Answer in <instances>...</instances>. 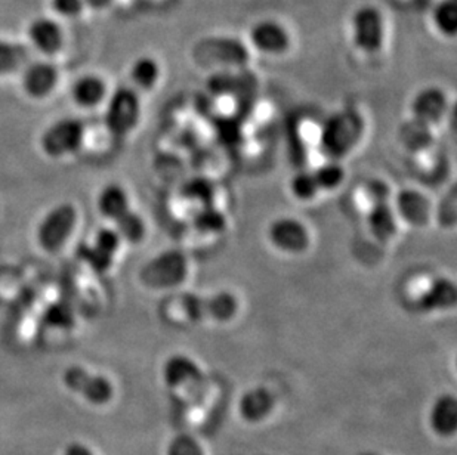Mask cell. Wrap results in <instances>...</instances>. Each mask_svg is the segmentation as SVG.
I'll return each instance as SVG.
<instances>
[{
	"label": "cell",
	"mask_w": 457,
	"mask_h": 455,
	"mask_svg": "<svg viewBox=\"0 0 457 455\" xmlns=\"http://www.w3.org/2000/svg\"><path fill=\"white\" fill-rule=\"evenodd\" d=\"M362 121L353 112H342L333 114L320 134V142L323 150L333 159H339L353 150L361 136Z\"/></svg>",
	"instance_id": "obj_2"
},
{
	"label": "cell",
	"mask_w": 457,
	"mask_h": 455,
	"mask_svg": "<svg viewBox=\"0 0 457 455\" xmlns=\"http://www.w3.org/2000/svg\"><path fill=\"white\" fill-rule=\"evenodd\" d=\"M141 116V101L137 89L129 87H117L108 98L105 110V125L112 134L125 136L138 125Z\"/></svg>",
	"instance_id": "obj_4"
},
{
	"label": "cell",
	"mask_w": 457,
	"mask_h": 455,
	"mask_svg": "<svg viewBox=\"0 0 457 455\" xmlns=\"http://www.w3.org/2000/svg\"><path fill=\"white\" fill-rule=\"evenodd\" d=\"M76 224H78V211L73 204L62 203L52 207L37 225V231H36L37 243L49 253L58 252L73 234Z\"/></svg>",
	"instance_id": "obj_3"
},
{
	"label": "cell",
	"mask_w": 457,
	"mask_h": 455,
	"mask_svg": "<svg viewBox=\"0 0 457 455\" xmlns=\"http://www.w3.org/2000/svg\"><path fill=\"white\" fill-rule=\"evenodd\" d=\"M395 213L411 225L427 224L431 215V203L422 193L404 189L395 200Z\"/></svg>",
	"instance_id": "obj_14"
},
{
	"label": "cell",
	"mask_w": 457,
	"mask_h": 455,
	"mask_svg": "<svg viewBox=\"0 0 457 455\" xmlns=\"http://www.w3.org/2000/svg\"><path fill=\"white\" fill-rule=\"evenodd\" d=\"M312 173H314L315 182L319 185L320 191L321 189H328V191L337 189L345 178V170L337 161H328V163L320 166Z\"/></svg>",
	"instance_id": "obj_28"
},
{
	"label": "cell",
	"mask_w": 457,
	"mask_h": 455,
	"mask_svg": "<svg viewBox=\"0 0 457 455\" xmlns=\"http://www.w3.org/2000/svg\"><path fill=\"white\" fill-rule=\"evenodd\" d=\"M290 191L299 202H310L317 197L320 188L315 182L314 173L299 172L298 175H295L294 179L290 181Z\"/></svg>",
	"instance_id": "obj_29"
},
{
	"label": "cell",
	"mask_w": 457,
	"mask_h": 455,
	"mask_svg": "<svg viewBox=\"0 0 457 455\" xmlns=\"http://www.w3.org/2000/svg\"><path fill=\"white\" fill-rule=\"evenodd\" d=\"M51 6L62 17L73 18L82 12L85 0H51Z\"/></svg>",
	"instance_id": "obj_32"
},
{
	"label": "cell",
	"mask_w": 457,
	"mask_h": 455,
	"mask_svg": "<svg viewBox=\"0 0 457 455\" xmlns=\"http://www.w3.org/2000/svg\"><path fill=\"white\" fill-rule=\"evenodd\" d=\"M114 229L120 236L121 241H126L129 244H138L147 234V225L143 216L132 211H126L125 215L114 220Z\"/></svg>",
	"instance_id": "obj_23"
},
{
	"label": "cell",
	"mask_w": 457,
	"mask_h": 455,
	"mask_svg": "<svg viewBox=\"0 0 457 455\" xmlns=\"http://www.w3.org/2000/svg\"><path fill=\"white\" fill-rule=\"evenodd\" d=\"M195 228L204 234H220L227 227V218L215 207L204 206L195 216Z\"/></svg>",
	"instance_id": "obj_25"
},
{
	"label": "cell",
	"mask_w": 457,
	"mask_h": 455,
	"mask_svg": "<svg viewBox=\"0 0 457 455\" xmlns=\"http://www.w3.org/2000/svg\"><path fill=\"white\" fill-rule=\"evenodd\" d=\"M129 76L137 91H152L159 83L162 67L153 56L141 55L130 65Z\"/></svg>",
	"instance_id": "obj_18"
},
{
	"label": "cell",
	"mask_w": 457,
	"mask_h": 455,
	"mask_svg": "<svg viewBox=\"0 0 457 455\" xmlns=\"http://www.w3.org/2000/svg\"><path fill=\"white\" fill-rule=\"evenodd\" d=\"M397 218L388 202L375 203L367 216V224L378 240L388 241L397 234Z\"/></svg>",
	"instance_id": "obj_16"
},
{
	"label": "cell",
	"mask_w": 457,
	"mask_h": 455,
	"mask_svg": "<svg viewBox=\"0 0 457 455\" xmlns=\"http://www.w3.org/2000/svg\"><path fill=\"white\" fill-rule=\"evenodd\" d=\"M272 407H274V400L270 395V392L263 389L247 392L240 402L243 418L249 421L262 420L271 412Z\"/></svg>",
	"instance_id": "obj_22"
},
{
	"label": "cell",
	"mask_w": 457,
	"mask_h": 455,
	"mask_svg": "<svg viewBox=\"0 0 457 455\" xmlns=\"http://www.w3.org/2000/svg\"><path fill=\"white\" fill-rule=\"evenodd\" d=\"M432 26L445 39H453L457 33L456 0H440L432 9Z\"/></svg>",
	"instance_id": "obj_21"
},
{
	"label": "cell",
	"mask_w": 457,
	"mask_h": 455,
	"mask_svg": "<svg viewBox=\"0 0 457 455\" xmlns=\"http://www.w3.org/2000/svg\"><path fill=\"white\" fill-rule=\"evenodd\" d=\"M431 426L440 436H450L456 432L457 404L453 396H443L436 401L432 407Z\"/></svg>",
	"instance_id": "obj_19"
},
{
	"label": "cell",
	"mask_w": 457,
	"mask_h": 455,
	"mask_svg": "<svg viewBox=\"0 0 457 455\" xmlns=\"http://www.w3.org/2000/svg\"><path fill=\"white\" fill-rule=\"evenodd\" d=\"M187 277V261L179 252H164L148 262L141 272L144 283L152 288H169Z\"/></svg>",
	"instance_id": "obj_8"
},
{
	"label": "cell",
	"mask_w": 457,
	"mask_h": 455,
	"mask_svg": "<svg viewBox=\"0 0 457 455\" xmlns=\"http://www.w3.org/2000/svg\"><path fill=\"white\" fill-rule=\"evenodd\" d=\"M247 40L254 51L265 56H283L290 51L294 36L289 27L277 18H261L247 31Z\"/></svg>",
	"instance_id": "obj_6"
},
{
	"label": "cell",
	"mask_w": 457,
	"mask_h": 455,
	"mask_svg": "<svg viewBox=\"0 0 457 455\" xmlns=\"http://www.w3.org/2000/svg\"><path fill=\"white\" fill-rule=\"evenodd\" d=\"M27 35L33 46L45 55L56 54L64 42L60 24L48 17L35 18L29 26Z\"/></svg>",
	"instance_id": "obj_12"
},
{
	"label": "cell",
	"mask_w": 457,
	"mask_h": 455,
	"mask_svg": "<svg viewBox=\"0 0 457 455\" xmlns=\"http://www.w3.org/2000/svg\"><path fill=\"white\" fill-rule=\"evenodd\" d=\"M110 0H85V4H94V6H104L107 4Z\"/></svg>",
	"instance_id": "obj_35"
},
{
	"label": "cell",
	"mask_w": 457,
	"mask_h": 455,
	"mask_svg": "<svg viewBox=\"0 0 457 455\" xmlns=\"http://www.w3.org/2000/svg\"><path fill=\"white\" fill-rule=\"evenodd\" d=\"M351 42L362 55H376L386 42V18L375 4L354 9L350 21Z\"/></svg>",
	"instance_id": "obj_1"
},
{
	"label": "cell",
	"mask_w": 457,
	"mask_h": 455,
	"mask_svg": "<svg viewBox=\"0 0 457 455\" xmlns=\"http://www.w3.org/2000/svg\"><path fill=\"white\" fill-rule=\"evenodd\" d=\"M129 195L120 185L108 184L101 189L96 198V207L104 218L116 220L126 211H130Z\"/></svg>",
	"instance_id": "obj_17"
},
{
	"label": "cell",
	"mask_w": 457,
	"mask_h": 455,
	"mask_svg": "<svg viewBox=\"0 0 457 455\" xmlns=\"http://www.w3.org/2000/svg\"><path fill=\"white\" fill-rule=\"evenodd\" d=\"M62 383L69 391L94 405L110 402L114 395L112 380L103 374L91 373L80 365H70L62 373Z\"/></svg>",
	"instance_id": "obj_7"
},
{
	"label": "cell",
	"mask_w": 457,
	"mask_h": 455,
	"mask_svg": "<svg viewBox=\"0 0 457 455\" xmlns=\"http://www.w3.org/2000/svg\"><path fill=\"white\" fill-rule=\"evenodd\" d=\"M45 324L52 328L69 330L74 326V312L65 302H55L46 308L44 314Z\"/></svg>",
	"instance_id": "obj_27"
},
{
	"label": "cell",
	"mask_w": 457,
	"mask_h": 455,
	"mask_svg": "<svg viewBox=\"0 0 457 455\" xmlns=\"http://www.w3.org/2000/svg\"><path fill=\"white\" fill-rule=\"evenodd\" d=\"M58 83V70L48 61H35L22 73V89L31 98L42 99L52 94Z\"/></svg>",
	"instance_id": "obj_10"
},
{
	"label": "cell",
	"mask_w": 457,
	"mask_h": 455,
	"mask_svg": "<svg viewBox=\"0 0 457 455\" xmlns=\"http://www.w3.org/2000/svg\"><path fill=\"white\" fill-rule=\"evenodd\" d=\"M74 103L83 108L96 107L107 96V83L96 74H85L71 87Z\"/></svg>",
	"instance_id": "obj_15"
},
{
	"label": "cell",
	"mask_w": 457,
	"mask_h": 455,
	"mask_svg": "<svg viewBox=\"0 0 457 455\" xmlns=\"http://www.w3.org/2000/svg\"><path fill=\"white\" fill-rule=\"evenodd\" d=\"M62 455H96L91 448L82 443H71L65 447Z\"/></svg>",
	"instance_id": "obj_34"
},
{
	"label": "cell",
	"mask_w": 457,
	"mask_h": 455,
	"mask_svg": "<svg viewBox=\"0 0 457 455\" xmlns=\"http://www.w3.org/2000/svg\"><path fill=\"white\" fill-rule=\"evenodd\" d=\"M411 112L414 120L428 126L438 123L447 112V95L440 87H425L411 101Z\"/></svg>",
	"instance_id": "obj_11"
},
{
	"label": "cell",
	"mask_w": 457,
	"mask_h": 455,
	"mask_svg": "<svg viewBox=\"0 0 457 455\" xmlns=\"http://www.w3.org/2000/svg\"><path fill=\"white\" fill-rule=\"evenodd\" d=\"M456 297V287L450 279L436 278L423 294V310H447L454 306Z\"/></svg>",
	"instance_id": "obj_20"
},
{
	"label": "cell",
	"mask_w": 457,
	"mask_h": 455,
	"mask_svg": "<svg viewBox=\"0 0 457 455\" xmlns=\"http://www.w3.org/2000/svg\"><path fill=\"white\" fill-rule=\"evenodd\" d=\"M168 455H204L199 443L190 438H178L170 443Z\"/></svg>",
	"instance_id": "obj_33"
},
{
	"label": "cell",
	"mask_w": 457,
	"mask_h": 455,
	"mask_svg": "<svg viewBox=\"0 0 457 455\" xmlns=\"http://www.w3.org/2000/svg\"><path fill=\"white\" fill-rule=\"evenodd\" d=\"M182 195L184 197L188 198V200H193V202H197L202 204V206H212V197H213V189H212L211 184L209 182L204 181H191L184 186V191H182Z\"/></svg>",
	"instance_id": "obj_31"
},
{
	"label": "cell",
	"mask_w": 457,
	"mask_h": 455,
	"mask_svg": "<svg viewBox=\"0 0 457 455\" xmlns=\"http://www.w3.org/2000/svg\"><path fill=\"white\" fill-rule=\"evenodd\" d=\"M29 58V49L24 45L0 39V76L20 69Z\"/></svg>",
	"instance_id": "obj_24"
},
{
	"label": "cell",
	"mask_w": 457,
	"mask_h": 455,
	"mask_svg": "<svg viewBox=\"0 0 457 455\" xmlns=\"http://www.w3.org/2000/svg\"><path fill=\"white\" fill-rule=\"evenodd\" d=\"M163 378L170 389H182L197 385L202 380V371L190 358L173 355L164 362Z\"/></svg>",
	"instance_id": "obj_13"
},
{
	"label": "cell",
	"mask_w": 457,
	"mask_h": 455,
	"mask_svg": "<svg viewBox=\"0 0 457 455\" xmlns=\"http://www.w3.org/2000/svg\"><path fill=\"white\" fill-rule=\"evenodd\" d=\"M272 245L285 253H303L310 245V232L301 220L278 218L268 231Z\"/></svg>",
	"instance_id": "obj_9"
},
{
	"label": "cell",
	"mask_w": 457,
	"mask_h": 455,
	"mask_svg": "<svg viewBox=\"0 0 457 455\" xmlns=\"http://www.w3.org/2000/svg\"><path fill=\"white\" fill-rule=\"evenodd\" d=\"M78 256L96 272H107L114 263V256L105 253L96 245L82 243L78 247Z\"/></svg>",
	"instance_id": "obj_26"
},
{
	"label": "cell",
	"mask_w": 457,
	"mask_h": 455,
	"mask_svg": "<svg viewBox=\"0 0 457 455\" xmlns=\"http://www.w3.org/2000/svg\"><path fill=\"white\" fill-rule=\"evenodd\" d=\"M92 244L116 258L117 252L120 249L121 238L114 228H101L96 231Z\"/></svg>",
	"instance_id": "obj_30"
},
{
	"label": "cell",
	"mask_w": 457,
	"mask_h": 455,
	"mask_svg": "<svg viewBox=\"0 0 457 455\" xmlns=\"http://www.w3.org/2000/svg\"><path fill=\"white\" fill-rule=\"evenodd\" d=\"M85 141V125L74 117L56 120L40 137V148L51 159H62L82 148Z\"/></svg>",
	"instance_id": "obj_5"
}]
</instances>
